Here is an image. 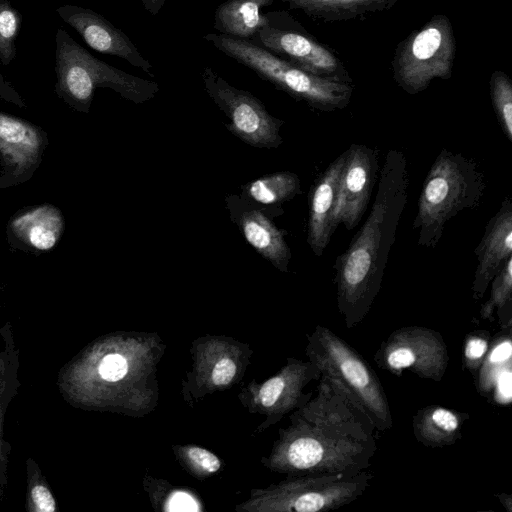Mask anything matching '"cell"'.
I'll list each match as a JSON object with an SVG mask.
<instances>
[{"mask_svg": "<svg viewBox=\"0 0 512 512\" xmlns=\"http://www.w3.org/2000/svg\"><path fill=\"white\" fill-rule=\"evenodd\" d=\"M370 420L322 376L316 395L281 430L269 464L291 476L351 477L371 465L377 444Z\"/></svg>", "mask_w": 512, "mask_h": 512, "instance_id": "obj_1", "label": "cell"}, {"mask_svg": "<svg viewBox=\"0 0 512 512\" xmlns=\"http://www.w3.org/2000/svg\"><path fill=\"white\" fill-rule=\"evenodd\" d=\"M408 187L407 159L402 151L391 149L368 218L334 264L337 309L348 329L364 320L379 293Z\"/></svg>", "mask_w": 512, "mask_h": 512, "instance_id": "obj_2", "label": "cell"}, {"mask_svg": "<svg viewBox=\"0 0 512 512\" xmlns=\"http://www.w3.org/2000/svg\"><path fill=\"white\" fill-rule=\"evenodd\" d=\"M486 190L478 164L461 153L443 148L430 167L419 195L413 229L417 244L435 248L446 224L467 209L478 207Z\"/></svg>", "mask_w": 512, "mask_h": 512, "instance_id": "obj_3", "label": "cell"}, {"mask_svg": "<svg viewBox=\"0 0 512 512\" xmlns=\"http://www.w3.org/2000/svg\"><path fill=\"white\" fill-rule=\"evenodd\" d=\"M307 338L306 355L321 376L364 414L375 430H390L393 418L385 390L365 359L327 327L316 326Z\"/></svg>", "mask_w": 512, "mask_h": 512, "instance_id": "obj_4", "label": "cell"}, {"mask_svg": "<svg viewBox=\"0 0 512 512\" xmlns=\"http://www.w3.org/2000/svg\"><path fill=\"white\" fill-rule=\"evenodd\" d=\"M55 93L69 108L89 113L97 88H109L135 104L159 91L155 81L131 75L96 58L59 27L55 35Z\"/></svg>", "mask_w": 512, "mask_h": 512, "instance_id": "obj_5", "label": "cell"}, {"mask_svg": "<svg viewBox=\"0 0 512 512\" xmlns=\"http://www.w3.org/2000/svg\"><path fill=\"white\" fill-rule=\"evenodd\" d=\"M204 39L226 56L314 109L323 112L341 110L352 99L353 83L303 71L252 41L216 33H209Z\"/></svg>", "mask_w": 512, "mask_h": 512, "instance_id": "obj_6", "label": "cell"}, {"mask_svg": "<svg viewBox=\"0 0 512 512\" xmlns=\"http://www.w3.org/2000/svg\"><path fill=\"white\" fill-rule=\"evenodd\" d=\"M456 55V40L450 19L434 15L401 41L392 60L393 79L410 95L418 94L434 79L448 80Z\"/></svg>", "mask_w": 512, "mask_h": 512, "instance_id": "obj_7", "label": "cell"}, {"mask_svg": "<svg viewBox=\"0 0 512 512\" xmlns=\"http://www.w3.org/2000/svg\"><path fill=\"white\" fill-rule=\"evenodd\" d=\"M373 475L364 470L351 477L338 475L292 476L259 491L243 509L277 512H326L346 506L370 486Z\"/></svg>", "mask_w": 512, "mask_h": 512, "instance_id": "obj_8", "label": "cell"}, {"mask_svg": "<svg viewBox=\"0 0 512 512\" xmlns=\"http://www.w3.org/2000/svg\"><path fill=\"white\" fill-rule=\"evenodd\" d=\"M204 88L229 119L227 129L241 141L255 148H277L282 144L283 121L273 117L262 102L250 92L238 89L211 67L202 71Z\"/></svg>", "mask_w": 512, "mask_h": 512, "instance_id": "obj_9", "label": "cell"}, {"mask_svg": "<svg viewBox=\"0 0 512 512\" xmlns=\"http://www.w3.org/2000/svg\"><path fill=\"white\" fill-rule=\"evenodd\" d=\"M375 361L385 370L440 382L446 372L449 354L437 331L420 326L402 327L392 332L375 353Z\"/></svg>", "mask_w": 512, "mask_h": 512, "instance_id": "obj_10", "label": "cell"}, {"mask_svg": "<svg viewBox=\"0 0 512 512\" xmlns=\"http://www.w3.org/2000/svg\"><path fill=\"white\" fill-rule=\"evenodd\" d=\"M48 144L41 126L0 111V189L28 182L40 167Z\"/></svg>", "mask_w": 512, "mask_h": 512, "instance_id": "obj_11", "label": "cell"}, {"mask_svg": "<svg viewBox=\"0 0 512 512\" xmlns=\"http://www.w3.org/2000/svg\"><path fill=\"white\" fill-rule=\"evenodd\" d=\"M255 44L303 71L337 81L352 82L344 63L327 46L305 30H289L273 26L260 29L253 37Z\"/></svg>", "mask_w": 512, "mask_h": 512, "instance_id": "obj_12", "label": "cell"}, {"mask_svg": "<svg viewBox=\"0 0 512 512\" xmlns=\"http://www.w3.org/2000/svg\"><path fill=\"white\" fill-rule=\"evenodd\" d=\"M339 178L334 226L355 228L365 214L378 172L377 150L364 144H352L344 151Z\"/></svg>", "mask_w": 512, "mask_h": 512, "instance_id": "obj_13", "label": "cell"}, {"mask_svg": "<svg viewBox=\"0 0 512 512\" xmlns=\"http://www.w3.org/2000/svg\"><path fill=\"white\" fill-rule=\"evenodd\" d=\"M56 13L90 48L102 54L120 57L154 77L152 64L142 56L132 40L102 15L89 8L70 4L59 6Z\"/></svg>", "mask_w": 512, "mask_h": 512, "instance_id": "obj_14", "label": "cell"}, {"mask_svg": "<svg viewBox=\"0 0 512 512\" xmlns=\"http://www.w3.org/2000/svg\"><path fill=\"white\" fill-rule=\"evenodd\" d=\"M227 209L245 240L282 272L288 271L291 252L285 231L279 229L268 215V208L258 207L241 196L226 197Z\"/></svg>", "mask_w": 512, "mask_h": 512, "instance_id": "obj_15", "label": "cell"}, {"mask_svg": "<svg viewBox=\"0 0 512 512\" xmlns=\"http://www.w3.org/2000/svg\"><path fill=\"white\" fill-rule=\"evenodd\" d=\"M64 232L63 213L51 203L19 209L9 218L6 226L9 246L35 255L52 251L60 242Z\"/></svg>", "mask_w": 512, "mask_h": 512, "instance_id": "obj_16", "label": "cell"}, {"mask_svg": "<svg viewBox=\"0 0 512 512\" xmlns=\"http://www.w3.org/2000/svg\"><path fill=\"white\" fill-rule=\"evenodd\" d=\"M477 266L471 291L474 300L483 298L494 276L512 257V200L503 199L498 211L487 222L483 236L474 250Z\"/></svg>", "mask_w": 512, "mask_h": 512, "instance_id": "obj_17", "label": "cell"}, {"mask_svg": "<svg viewBox=\"0 0 512 512\" xmlns=\"http://www.w3.org/2000/svg\"><path fill=\"white\" fill-rule=\"evenodd\" d=\"M321 374L316 365L308 361L289 359L282 370L265 381L255 393V402L270 416L279 419L293 409H298L312 397L304 388Z\"/></svg>", "mask_w": 512, "mask_h": 512, "instance_id": "obj_18", "label": "cell"}, {"mask_svg": "<svg viewBox=\"0 0 512 512\" xmlns=\"http://www.w3.org/2000/svg\"><path fill=\"white\" fill-rule=\"evenodd\" d=\"M344 152L315 181L309 198L307 242L316 256H322L336 230L333 216L336 207Z\"/></svg>", "mask_w": 512, "mask_h": 512, "instance_id": "obj_19", "label": "cell"}, {"mask_svg": "<svg viewBox=\"0 0 512 512\" xmlns=\"http://www.w3.org/2000/svg\"><path fill=\"white\" fill-rule=\"evenodd\" d=\"M274 1L226 0L215 11L213 27L220 34L249 40L272 23L270 14H262L261 10Z\"/></svg>", "mask_w": 512, "mask_h": 512, "instance_id": "obj_20", "label": "cell"}, {"mask_svg": "<svg viewBox=\"0 0 512 512\" xmlns=\"http://www.w3.org/2000/svg\"><path fill=\"white\" fill-rule=\"evenodd\" d=\"M467 418V414L442 406H427L414 415L413 433L417 441L426 447L450 446L461 438L462 426Z\"/></svg>", "mask_w": 512, "mask_h": 512, "instance_id": "obj_21", "label": "cell"}, {"mask_svg": "<svg viewBox=\"0 0 512 512\" xmlns=\"http://www.w3.org/2000/svg\"><path fill=\"white\" fill-rule=\"evenodd\" d=\"M292 10L324 22L348 21L385 12L400 0H282Z\"/></svg>", "mask_w": 512, "mask_h": 512, "instance_id": "obj_22", "label": "cell"}, {"mask_svg": "<svg viewBox=\"0 0 512 512\" xmlns=\"http://www.w3.org/2000/svg\"><path fill=\"white\" fill-rule=\"evenodd\" d=\"M4 362L0 376V501L8 483L10 444L4 438V419L18 389V353L12 337L4 338Z\"/></svg>", "mask_w": 512, "mask_h": 512, "instance_id": "obj_23", "label": "cell"}, {"mask_svg": "<svg viewBox=\"0 0 512 512\" xmlns=\"http://www.w3.org/2000/svg\"><path fill=\"white\" fill-rule=\"evenodd\" d=\"M301 193L299 177L290 171L265 175L242 187L241 197L268 208L278 206Z\"/></svg>", "mask_w": 512, "mask_h": 512, "instance_id": "obj_24", "label": "cell"}, {"mask_svg": "<svg viewBox=\"0 0 512 512\" xmlns=\"http://www.w3.org/2000/svg\"><path fill=\"white\" fill-rule=\"evenodd\" d=\"M489 299L482 305L483 319H493L496 314L502 329L510 331L512 324V257H510L491 283Z\"/></svg>", "mask_w": 512, "mask_h": 512, "instance_id": "obj_25", "label": "cell"}, {"mask_svg": "<svg viewBox=\"0 0 512 512\" xmlns=\"http://www.w3.org/2000/svg\"><path fill=\"white\" fill-rule=\"evenodd\" d=\"M25 508L29 512L58 511L57 501L40 467L31 457L26 460Z\"/></svg>", "mask_w": 512, "mask_h": 512, "instance_id": "obj_26", "label": "cell"}, {"mask_svg": "<svg viewBox=\"0 0 512 512\" xmlns=\"http://www.w3.org/2000/svg\"><path fill=\"white\" fill-rule=\"evenodd\" d=\"M490 95L494 112L509 142H512V83L509 76L496 70L490 77Z\"/></svg>", "mask_w": 512, "mask_h": 512, "instance_id": "obj_27", "label": "cell"}, {"mask_svg": "<svg viewBox=\"0 0 512 512\" xmlns=\"http://www.w3.org/2000/svg\"><path fill=\"white\" fill-rule=\"evenodd\" d=\"M22 21L21 13L9 0H0V62L4 66L16 57V40Z\"/></svg>", "mask_w": 512, "mask_h": 512, "instance_id": "obj_28", "label": "cell"}, {"mask_svg": "<svg viewBox=\"0 0 512 512\" xmlns=\"http://www.w3.org/2000/svg\"><path fill=\"white\" fill-rule=\"evenodd\" d=\"M180 455L193 471L200 474H213L221 467V461L214 453L199 446L181 447Z\"/></svg>", "mask_w": 512, "mask_h": 512, "instance_id": "obj_29", "label": "cell"}, {"mask_svg": "<svg viewBox=\"0 0 512 512\" xmlns=\"http://www.w3.org/2000/svg\"><path fill=\"white\" fill-rule=\"evenodd\" d=\"M237 370V364L232 357L228 355L217 356L209 363L207 380L209 384L216 388L226 387L234 381Z\"/></svg>", "mask_w": 512, "mask_h": 512, "instance_id": "obj_30", "label": "cell"}, {"mask_svg": "<svg viewBox=\"0 0 512 512\" xmlns=\"http://www.w3.org/2000/svg\"><path fill=\"white\" fill-rule=\"evenodd\" d=\"M488 351V341L485 337L472 335L467 338L464 348L465 364L470 369L481 365L482 359Z\"/></svg>", "mask_w": 512, "mask_h": 512, "instance_id": "obj_31", "label": "cell"}, {"mask_svg": "<svg viewBox=\"0 0 512 512\" xmlns=\"http://www.w3.org/2000/svg\"><path fill=\"white\" fill-rule=\"evenodd\" d=\"M0 99L21 109L27 108L25 99L0 72Z\"/></svg>", "mask_w": 512, "mask_h": 512, "instance_id": "obj_32", "label": "cell"}, {"mask_svg": "<svg viewBox=\"0 0 512 512\" xmlns=\"http://www.w3.org/2000/svg\"><path fill=\"white\" fill-rule=\"evenodd\" d=\"M145 10L152 16H156L164 6L166 0H141Z\"/></svg>", "mask_w": 512, "mask_h": 512, "instance_id": "obj_33", "label": "cell"}, {"mask_svg": "<svg viewBox=\"0 0 512 512\" xmlns=\"http://www.w3.org/2000/svg\"><path fill=\"white\" fill-rule=\"evenodd\" d=\"M501 503L503 504V506L505 505L507 510L509 512H511L512 510V499H511V495H507V494H501L498 496Z\"/></svg>", "mask_w": 512, "mask_h": 512, "instance_id": "obj_34", "label": "cell"}, {"mask_svg": "<svg viewBox=\"0 0 512 512\" xmlns=\"http://www.w3.org/2000/svg\"><path fill=\"white\" fill-rule=\"evenodd\" d=\"M3 362H4V352H0V376L3 368Z\"/></svg>", "mask_w": 512, "mask_h": 512, "instance_id": "obj_35", "label": "cell"}, {"mask_svg": "<svg viewBox=\"0 0 512 512\" xmlns=\"http://www.w3.org/2000/svg\"><path fill=\"white\" fill-rule=\"evenodd\" d=\"M2 291H3V285H2V283L0 282V294L2 293Z\"/></svg>", "mask_w": 512, "mask_h": 512, "instance_id": "obj_36", "label": "cell"}]
</instances>
